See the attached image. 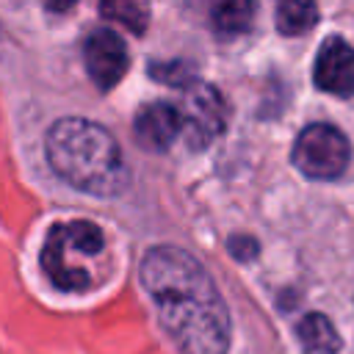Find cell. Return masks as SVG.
Instances as JSON below:
<instances>
[{
  "label": "cell",
  "mask_w": 354,
  "mask_h": 354,
  "mask_svg": "<svg viewBox=\"0 0 354 354\" xmlns=\"http://www.w3.org/2000/svg\"><path fill=\"white\" fill-rule=\"evenodd\" d=\"M138 274L180 354H227L230 313L194 254L171 243L152 246Z\"/></svg>",
  "instance_id": "1"
},
{
  "label": "cell",
  "mask_w": 354,
  "mask_h": 354,
  "mask_svg": "<svg viewBox=\"0 0 354 354\" xmlns=\"http://www.w3.org/2000/svg\"><path fill=\"white\" fill-rule=\"evenodd\" d=\"M47 160L69 185L94 194L116 196L127 185V163L116 138L97 122L80 116L58 119L44 138Z\"/></svg>",
  "instance_id": "2"
},
{
  "label": "cell",
  "mask_w": 354,
  "mask_h": 354,
  "mask_svg": "<svg viewBox=\"0 0 354 354\" xmlns=\"http://www.w3.org/2000/svg\"><path fill=\"white\" fill-rule=\"evenodd\" d=\"M105 252V235L91 221H61L47 232L41 268L61 290H86L97 279V260Z\"/></svg>",
  "instance_id": "3"
},
{
  "label": "cell",
  "mask_w": 354,
  "mask_h": 354,
  "mask_svg": "<svg viewBox=\"0 0 354 354\" xmlns=\"http://www.w3.org/2000/svg\"><path fill=\"white\" fill-rule=\"evenodd\" d=\"M351 158L348 138L335 124H307L293 144V163L310 180H335Z\"/></svg>",
  "instance_id": "4"
},
{
  "label": "cell",
  "mask_w": 354,
  "mask_h": 354,
  "mask_svg": "<svg viewBox=\"0 0 354 354\" xmlns=\"http://www.w3.org/2000/svg\"><path fill=\"white\" fill-rule=\"evenodd\" d=\"M174 108L180 113V124L188 147L202 149L224 133L227 102L216 86L191 80L185 88H180V100Z\"/></svg>",
  "instance_id": "5"
},
{
  "label": "cell",
  "mask_w": 354,
  "mask_h": 354,
  "mask_svg": "<svg viewBox=\"0 0 354 354\" xmlns=\"http://www.w3.org/2000/svg\"><path fill=\"white\" fill-rule=\"evenodd\" d=\"M83 64L100 91H111L127 72V47L111 28H97L83 41Z\"/></svg>",
  "instance_id": "6"
},
{
  "label": "cell",
  "mask_w": 354,
  "mask_h": 354,
  "mask_svg": "<svg viewBox=\"0 0 354 354\" xmlns=\"http://www.w3.org/2000/svg\"><path fill=\"white\" fill-rule=\"evenodd\" d=\"M313 80L326 94L351 97L354 94V47L346 39L329 36L318 50Z\"/></svg>",
  "instance_id": "7"
},
{
  "label": "cell",
  "mask_w": 354,
  "mask_h": 354,
  "mask_svg": "<svg viewBox=\"0 0 354 354\" xmlns=\"http://www.w3.org/2000/svg\"><path fill=\"white\" fill-rule=\"evenodd\" d=\"M133 133H136V141L141 147L160 152V149L171 147L174 138L183 133L180 113L171 102H163V100L147 102L138 108V113L133 119Z\"/></svg>",
  "instance_id": "8"
},
{
  "label": "cell",
  "mask_w": 354,
  "mask_h": 354,
  "mask_svg": "<svg viewBox=\"0 0 354 354\" xmlns=\"http://www.w3.org/2000/svg\"><path fill=\"white\" fill-rule=\"evenodd\" d=\"M296 337H299L304 354H337L343 346L332 321L326 315H318V313H310L299 321Z\"/></svg>",
  "instance_id": "9"
},
{
  "label": "cell",
  "mask_w": 354,
  "mask_h": 354,
  "mask_svg": "<svg viewBox=\"0 0 354 354\" xmlns=\"http://www.w3.org/2000/svg\"><path fill=\"white\" fill-rule=\"evenodd\" d=\"M274 19H277L279 33L299 36V33H307L318 22V6L307 3V0H282L277 6Z\"/></svg>",
  "instance_id": "10"
},
{
  "label": "cell",
  "mask_w": 354,
  "mask_h": 354,
  "mask_svg": "<svg viewBox=\"0 0 354 354\" xmlns=\"http://www.w3.org/2000/svg\"><path fill=\"white\" fill-rule=\"evenodd\" d=\"M210 17H213V28H216L218 33L235 36V33H243V30L252 28L254 6L246 3V0H227V3L213 6Z\"/></svg>",
  "instance_id": "11"
},
{
  "label": "cell",
  "mask_w": 354,
  "mask_h": 354,
  "mask_svg": "<svg viewBox=\"0 0 354 354\" xmlns=\"http://www.w3.org/2000/svg\"><path fill=\"white\" fill-rule=\"evenodd\" d=\"M100 14L113 19V22H122L124 28H130L133 33H144L147 30V19H149V8L144 3H136V0H113V3H102L100 6Z\"/></svg>",
  "instance_id": "12"
},
{
  "label": "cell",
  "mask_w": 354,
  "mask_h": 354,
  "mask_svg": "<svg viewBox=\"0 0 354 354\" xmlns=\"http://www.w3.org/2000/svg\"><path fill=\"white\" fill-rule=\"evenodd\" d=\"M152 77L155 80H160V83H169V86H174V88H185L191 80H196L194 77V72L188 69V64H183V61H171V64H152Z\"/></svg>",
  "instance_id": "13"
},
{
  "label": "cell",
  "mask_w": 354,
  "mask_h": 354,
  "mask_svg": "<svg viewBox=\"0 0 354 354\" xmlns=\"http://www.w3.org/2000/svg\"><path fill=\"white\" fill-rule=\"evenodd\" d=\"M230 252H235L241 260H249L257 252V241H252L246 235H235V238H230Z\"/></svg>",
  "instance_id": "14"
},
{
  "label": "cell",
  "mask_w": 354,
  "mask_h": 354,
  "mask_svg": "<svg viewBox=\"0 0 354 354\" xmlns=\"http://www.w3.org/2000/svg\"><path fill=\"white\" fill-rule=\"evenodd\" d=\"M0 44H3V33H0Z\"/></svg>",
  "instance_id": "15"
}]
</instances>
